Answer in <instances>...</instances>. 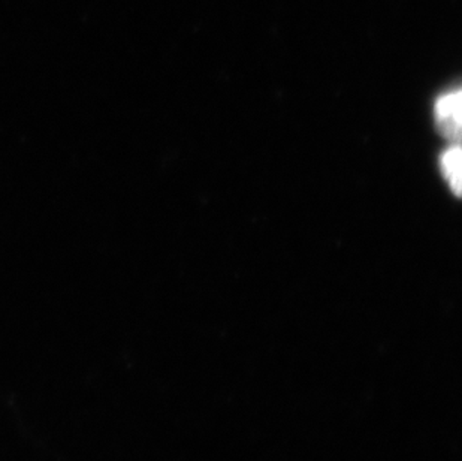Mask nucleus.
<instances>
[{"label": "nucleus", "mask_w": 462, "mask_h": 461, "mask_svg": "<svg viewBox=\"0 0 462 461\" xmlns=\"http://www.w3.org/2000/svg\"><path fill=\"white\" fill-rule=\"evenodd\" d=\"M441 170L445 174L450 189L454 191L455 195H459L461 192V150L458 144L454 147L446 150L445 155L441 156Z\"/></svg>", "instance_id": "2"}, {"label": "nucleus", "mask_w": 462, "mask_h": 461, "mask_svg": "<svg viewBox=\"0 0 462 461\" xmlns=\"http://www.w3.org/2000/svg\"><path fill=\"white\" fill-rule=\"evenodd\" d=\"M437 129L450 141H458L461 134V93H446L437 99Z\"/></svg>", "instance_id": "1"}]
</instances>
